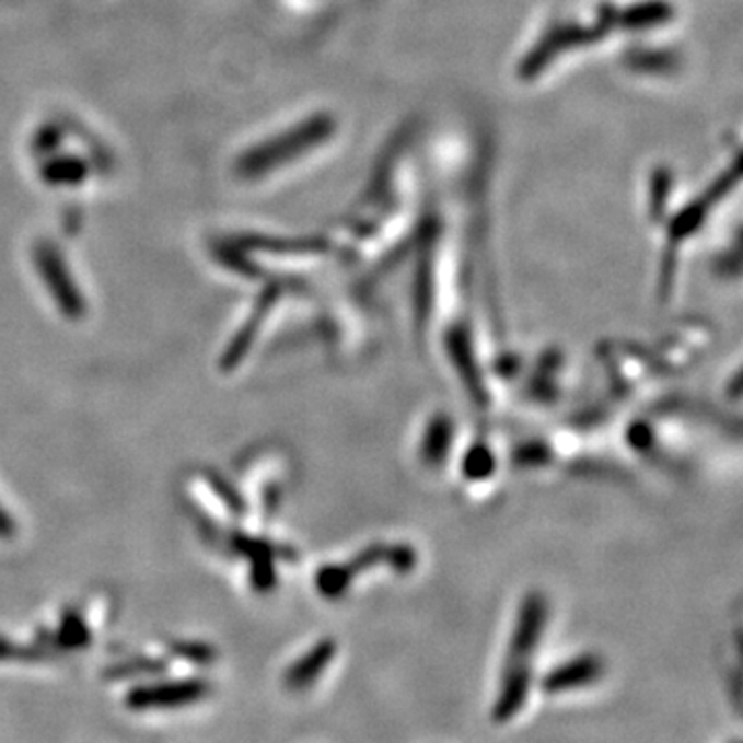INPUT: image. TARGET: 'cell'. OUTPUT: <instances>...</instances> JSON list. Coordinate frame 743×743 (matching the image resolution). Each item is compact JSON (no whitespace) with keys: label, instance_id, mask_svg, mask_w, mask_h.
<instances>
[{"label":"cell","instance_id":"5b68a950","mask_svg":"<svg viewBox=\"0 0 743 743\" xmlns=\"http://www.w3.org/2000/svg\"><path fill=\"white\" fill-rule=\"evenodd\" d=\"M37 265H39V272L46 279L48 288L55 293L58 306L65 310L67 316H71V318L81 316V312H83L81 298H79V293L74 290L71 277H69L67 269L62 267V260L58 258V254L53 248H48V246L39 248L37 251Z\"/></svg>","mask_w":743,"mask_h":743},{"label":"cell","instance_id":"52a82bcc","mask_svg":"<svg viewBox=\"0 0 743 743\" xmlns=\"http://www.w3.org/2000/svg\"><path fill=\"white\" fill-rule=\"evenodd\" d=\"M333 657H335V642L333 640L318 642L312 651L291 665L286 673V686L293 692L310 688L321 677V673L327 670Z\"/></svg>","mask_w":743,"mask_h":743},{"label":"cell","instance_id":"8992f818","mask_svg":"<svg viewBox=\"0 0 743 743\" xmlns=\"http://www.w3.org/2000/svg\"><path fill=\"white\" fill-rule=\"evenodd\" d=\"M601 673H603L601 659L595 654H582L579 659H572L570 663H564L552 673H547L544 689L547 694H562L568 689L584 688L597 682Z\"/></svg>","mask_w":743,"mask_h":743},{"label":"cell","instance_id":"30bf717a","mask_svg":"<svg viewBox=\"0 0 743 743\" xmlns=\"http://www.w3.org/2000/svg\"><path fill=\"white\" fill-rule=\"evenodd\" d=\"M172 653L188 659L190 663H199V665H207L216 659V651L207 645H200V642L199 645L197 642H176L172 647Z\"/></svg>","mask_w":743,"mask_h":743},{"label":"cell","instance_id":"3957f363","mask_svg":"<svg viewBox=\"0 0 743 743\" xmlns=\"http://www.w3.org/2000/svg\"><path fill=\"white\" fill-rule=\"evenodd\" d=\"M539 635H542V610L531 605L523 612L519 622L502 675L500 694L491 708V719L496 723H507L525 707L526 696L531 689V654L537 647Z\"/></svg>","mask_w":743,"mask_h":743},{"label":"cell","instance_id":"ba28073f","mask_svg":"<svg viewBox=\"0 0 743 743\" xmlns=\"http://www.w3.org/2000/svg\"><path fill=\"white\" fill-rule=\"evenodd\" d=\"M56 640H58V647H62V649H81V647H88L90 632H88V626L83 624V619L71 614V616L62 619Z\"/></svg>","mask_w":743,"mask_h":743},{"label":"cell","instance_id":"7a4b0ae2","mask_svg":"<svg viewBox=\"0 0 743 743\" xmlns=\"http://www.w3.org/2000/svg\"><path fill=\"white\" fill-rule=\"evenodd\" d=\"M337 130L335 120L328 114H312L300 125L283 130L269 141L254 147L237 162V172L244 178H260L286 165L306 158L316 147L325 146Z\"/></svg>","mask_w":743,"mask_h":743},{"label":"cell","instance_id":"6da1fadb","mask_svg":"<svg viewBox=\"0 0 743 743\" xmlns=\"http://www.w3.org/2000/svg\"><path fill=\"white\" fill-rule=\"evenodd\" d=\"M680 21L675 0H587L535 30L514 62L521 83L535 85L580 56L622 39L661 36Z\"/></svg>","mask_w":743,"mask_h":743},{"label":"cell","instance_id":"277c9868","mask_svg":"<svg viewBox=\"0 0 743 743\" xmlns=\"http://www.w3.org/2000/svg\"><path fill=\"white\" fill-rule=\"evenodd\" d=\"M211 694L205 680H178L137 686L127 694V707L132 710L151 708H178L195 705Z\"/></svg>","mask_w":743,"mask_h":743},{"label":"cell","instance_id":"9c48e42d","mask_svg":"<svg viewBox=\"0 0 743 743\" xmlns=\"http://www.w3.org/2000/svg\"><path fill=\"white\" fill-rule=\"evenodd\" d=\"M164 670L162 661L155 659H141V661H132V663H125V665H114L112 670L106 671L108 680H127L130 675H141V673H158Z\"/></svg>","mask_w":743,"mask_h":743}]
</instances>
